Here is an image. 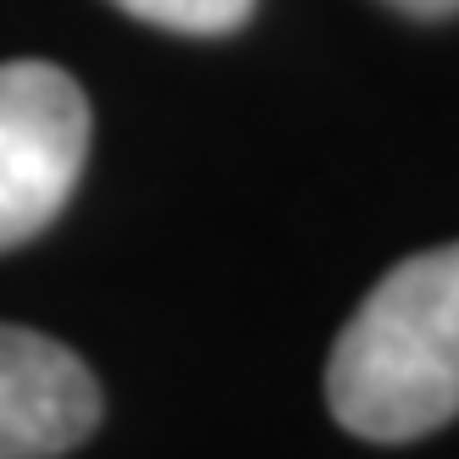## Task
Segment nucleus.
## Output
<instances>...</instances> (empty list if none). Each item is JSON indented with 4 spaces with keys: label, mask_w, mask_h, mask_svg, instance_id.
Listing matches in <instances>:
<instances>
[{
    "label": "nucleus",
    "mask_w": 459,
    "mask_h": 459,
    "mask_svg": "<svg viewBox=\"0 0 459 459\" xmlns=\"http://www.w3.org/2000/svg\"><path fill=\"white\" fill-rule=\"evenodd\" d=\"M326 404L366 443H415L459 415V244L399 260L343 321Z\"/></svg>",
    "instance_id": "obj_1"
},
{
    "label": "nucleus",
    "mask_w": 459,
    "mask_h": 459,
    "mask_svg": "<svg viewBox=\"0 0 459 459\" xmlns=\"http://www.w3.org/2000/svg\"><path fill=\"white\" fill-rule=\"evenodd\" d=\"M89 100L50 61L0 67V249L39 238L83 178Z\"/></svg>",
    "instance_id": "obj_2"
},
{
    "label": "nucleus",
    "mask_w": 459,
    "mask_h": 459,
    "mask_svg": "<svg viewBox=\"0 0 459 459\" xmlns=\"http://www.w3.org/2000/svg\"><path fill=\"white\" fill-rule=\"evenodd\" d=\"M100 426V382L34 326L0 321V459H61Z\"/></svg>",
    "instance_id": "obj_3"
},
{
    "label": "nucleus",
    "mask_w": 459,
    "mask_h": 459,
    "mask_svg": "<svg viewBox=\"0 0 459 459\" xmlns=\"http://www.w3.org/2000/svg\"><path fill=\"white\" fill-rule=\"evenodd\" d=\"M117 6L172 34H233L255 12V0H117Z\"/></svg>",
    "instance_id": "obj_4"
},
{
    "label": "nucleus",
    "mask_w": 459,
    "mask_h": 459,
    "mask_svg": "<svg viewBox=\"0 0 459 459\" xmlns=\"http://www.w3.org/2000/svg\"><path fill=\"white\" fill-rule=\"evenodd\" d=\"M387 6H399L404 17H454L459 0H387Z\"/></svg>",
    "instance_id": "obj_5"
}]
</instances>
